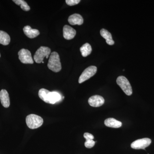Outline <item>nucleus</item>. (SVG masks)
Masks as SVG:
<instances>
[{
  "label": "nucleus",
  "mask_w": 154,
  "mask_h": 154,
  "mask_svg": "<svg viewBox=\"0 0 154 154\" xmlns=\"http://www.w3.org/2000/svg\"><path fill=\"white\" fill-rule=\"evenodd\" d=\"M47 66L49 69L55 72H58L61 70L62 66L60 58L59 55L57 52L51 53L50 56Z\"/></svg>",
  "instance_id": "f257e3e1"
},
{
  "label": "nucleus",
  "mask_w": 154,
  "mask_h": 154,
  "mask_svg": "<svg viewBox=\"0 0 154 154\" xmlns=\"http://www.w3.org/2000/svg\"><path fill=\"white\" fill-rule=\"evenodd\" d=\"M26 124L28 128L33 129L38 128L43 123V120L40 116L35 114H30L26 117Z\"/></svg>",
  "instance_id": "f03ea898"
},
{
  "label": "nucleus",
  "mask_w": 154,
  "mask_h": 154,
  "mask_svg": "<svg viewBox=\"0 0 154 154\" xmlns=\"http://www.w3.org/2000/svg\"><path fill=\"white\" fill-rule=\"evenodd\" d=\"M51 53V50L49 48L41 46L36 51L34 54V60L37 63H40L43 61L44 58L46 59L48 58Z\"/></svg>",
  "instance_id": "7ed1b4c3"
},
{
  "label": "nucleus",
  "mask_w": 154,
  "mask_h": 154,
  "mask_svg": "<svg viewBox=\"0 0 154 154\" xmlns=\"http://www.w3.org/2000/svg\"><path fill=\"white\" fill-rule=\"evenodd\" d=\"M116 83L127 96H131L132 94V89L130 83L125 77H118L116 79Z\"/></svg>",
  "instance_id": "20e7f679"
},
{
  "label": "nucleus",
  "mask_w": 154,
  "mask_h": 154,
  "mask_svg": "<svg viewBox=\"0 0 154 154\" xmlns=\"http://www.w3.org/2000/svg\"><path fill=\"white\" fill-rule=\"evenodd\" d=\"M97 67L95 66H90L86 69L82 73L79 80V84L84 82L95 75L97 72Z\"/></svg>",
  "instance_id": "39448f33"
},
{
  "label": "nucleus",
  "mask_w": 154,
  "mask_h": 154,
  "mask_svg": "<svg viewBox=\"0 0 154 154\" xmlns=\"http://www.w3.org/2000/svg\"><path fill=\"white\" fill-rule=\"evenodd\" d=\"M19 60L24 64H33V58L31 56V53L28 49H22L20 50L18 52Z\"/></svg>",
  "instance_id": "423d86ee"
},
{
  "label": "nucleus",
  "mask_w": 154,
  "mask_h": 154,
  "mask_svg": "<svg viewBox=\"0 0 154 154\" xmlns=\"http://www.w3.org/2000/svg\"><path fill=\"white\" fill-rule=\"evenodd\" d=\"M151 140L148 138L140 139L134 141L131 144V146L132 149H144L147 147L151 143Z\"/></svg>",
  "instance_id": "0eeeda50"
},
{
  "label": "nucleus",
  "mask_w": 154,
  "mask_h": 154,
  "mask_svg": "<svg viewBox=\"0 0 154 154\" xmlns=\"http://www.w3.org/2000/svg\"><path fill=\"white\" fill-rule=\"evenodd\" d=\"M89 105L93 107H99L105 103V99L102 96L95 95L90 97L88 99Z\"/></svg>",
  "instance_id": "6e6552de"
},
{
  "label": "nucleus",
  "mask_w": 154,
  "mask_h": 154,
  "mask_svg": "<svg viewBox=\"0 0 154 154\" xmlns=\"http://www.w3.org/2000/svg\"><path fill=\"white\" fill-rule=\"evenodd\" d=\"M76 30L69 25H66L63 28V36L64 38L67 40H70L74 38L75 36Z\"/></svg>",
  "instance_id": "1a4fd4ad"
},
{
  "label": "nucleus",
  "mask_w": 154,
  "mask_h": 154,
  "mask_svg": "<svg viewBox=\"0 0 154 154\" xmlns=\"http://www.w3.org/2000/svg\"><path fill=\"white\" fill-rule=\"evenodd\" d=\"M68 22L70 25H81L84 22V19L80 14H75L71 15L69 17Z\"/></svg>",
  "instance_id": "9d476101"
},
{
  "label": "nucleus",
  "mask_w": 154,
  "mask_h": 154,
  "mask_svg": "<svg viewBox=\"0 0 154 154\" xmlns=\"http://www.w3.org/2000/svg\"><path fill=\"white\" fill-rule=\"evenodd\" d=\"M0 100L1 103L4 107L8 108L10 105V97L8 91L2 90L0 92Z\"/></svg>",
  "instance_id": "9b49d317"
},
{
  "label": "nucleus",
  "mask_w": 154,
  "mask_h": 154,
  "mask_svg": "<svg viewBox=\"0 0 154 154\" xmlns=\"http://www.w3.org/2000/svg\"><path fill=\"white\" fill-rule=\"evenodd\" d=\"M24 33L27 37L33 38L37 37L40 34L39 31L37 29H32L30 26L27 25L23 28Z\"/></svg>",
  "instance_id": "f8f14e48"
},
{
  "label": "nucleus",
  "mask_w": 154,
  "mask_h": 154,
  "mask_svg": "<svg viewBox=\"0 0 154 154\" xmlns=\"http://www.w3.org/2000/svg\"><path fill=\"white\" fill-rule=\"evenodd\" d=\"M104 123L106 126L113 128H119L121 127L122 125L121 122L118 121L113 118H108L105 119Z\"/></svg>",
  "instance_id": "ddd939ff"
},
{
  "label": "nucleus",
  "mask_w": 154,
  "mask_h": 154,
  "mask_svg": "<svg viewBox=\"0 0 154 154\" xmlns=\"http://www.w3.org/2000/svg\"><path fill=\"white\" fill-rule=\"evenodd\" d=\"M100 34L102 37L105 38L106 43L109 45H112L114 44V42L112 38L111 33L106 29H102L100 30Z\"/></svg>",
  "instance_id": "4468645a"
},
{
  "label": "nucleus",
  "mask_w": 154,
  "mask_h": 154,
  "mask_svg": "<svg viewBox=\"0 0 154 154\" xmlns=\"http://www.w3.org/2000/svg\"><path fill=\"white\" fill-rule=\"evenodd\" d=\"M50 92L48 90L42 88L38 91V96L42 101L49 104V95Z\"/></svg>",
  "instance_id": "2eb2a0df"
},
{
  "label": "nucleus",
  "mask_w": 154,
  "mask_h": 154,
  "mask_svg": "<svg viewBox=\"0 0 154 154\" xmlns=\"http://www.w3.org/2000/svg\"><path fill=\"white\" fill-rule=\"evenodd\" d=\"M11 42V38L9 34L5 31L0 30V44L4 45L9 44Z\"/></svg>",
  "instance_id": "dca6fc26"
},
{
  "label": "nucleus",
  "mask_w": 154,
  "mask_h": 154,
  "mask_svg": "<svg viewBox=\"0 0 154 154\" xmlns=\"http://www.w3.org/2000/svg\"><path fill=\"white\" fill-rule=\"evenodd\" d=\"M92 49L91 45L88 43L83 45L80 48L82 55L84 57H86L90 55L92 52Z\"/></svg>",
  "instance_id": "f3484780"
},
{
  "label": "nucleus",
  "mask_w": 154,
  "mask_h": 154,
  "mask_svg": "<svg viewBox=\"0 0 154 154\" xmlns=\"http://www.w3.org/2000/svg\"><path fill=\"white\" fill-rule=\"evenodd\" d=\"M61 99V96L57 92H51L49 96V104H54L59 102Z\"/></svg>",
  "instance_id": "a211bd4d"
},
{
  "label": "nucleus",
  "mask_w": 154,
  "mask_h": 154,
  "mask_svg": "<svg viewBox=\"0 0 154 154\" xmlns=\"http://www.w3.org/2000/svg\"><path fill=\"white\" fill-rule=\"evenodd\" d=\"M13 2L16 3L18 5L20 6L21 9L23 11H30V8L28 5V4L23 0H14Z\"/></svg>",
  "instance_id": "6ab92c4d"
},
{
  "label": "nucleus",
  "mask_w": 154,
  "mask_h": 154,
  "mask_svg": "<svg viewBox=\"0 0 154 154\" xmlns=\"http://www.w3.org/2000/svg\"><path fill=\"white\" fill-rule=\"evenodd\" d=\"M95 144V142L94 140H86L85 143L86 147L89 149L93 147Z\"/></svg>",
  "instance_id": "aec40b11"
},
{
  "label": "nucleus",
  "mask_w": 154,
  "mask_h": 154,
  "mask_svg": "<svg viewBox=\"0 0 154 154\" xmlns=\"http://www.w3.org/2000/svg\"><path fill=\"white\" fill-rule=\"evenodd\" d=\"M81 2L80 0H66V2L69 6H74L78 5Z\"/></svg>",
  "instance_id": "412c9836"
},
{
  "label": "nucleus",
  "mask_w": 154,
  "mask_h": 154,
  "mask_svg": "<svg viewBox=\"0 0 154 154\" xmlns=\"http://www.w3.org/2000/svg\"><path fill=\"white\" fill-rule=\"evenodd\" d=\"M84 137L85 138L86 140H93L94 139V136L93 134L89 133H85L84 134Z\"/></svg>",
  "instance_id": "4be33fe9"
},
{
  "label": "nucleus",
  "mask_w": 154,
  "mask_h": 154,
  "mask_svg": "<svg viewBox=\"0 0 154 154\" xmlns=\"http://www.w3.org/2000/svg\"><path fill=\"white\" fill-rule=\"evenodd\" d=\"M0 57H1V54H0Z\"/></svg>",
  "instance_id": "5701e85b"
}]
</instances>
